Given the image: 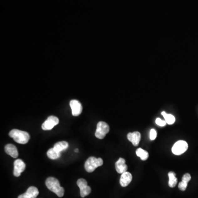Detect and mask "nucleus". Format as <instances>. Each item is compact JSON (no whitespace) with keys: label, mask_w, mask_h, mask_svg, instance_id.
Returning a JSON list of instances; mask_svg holds the SVG:
<instances>
[{"label":"nucleus","mask_w":198,"mask_h":198,"mask_svg":"<svg viewBox=\"0 0 198 198\" xmlns=\"http://www.w3.org/2000/svg\"><path fill=\"white\" fill-rule=\"evenodd\" d=\"M109 125L104 122H99L97 124L96 130L95 137L98 139H103L105 138L106 135L109 132Z\"/></svg>","instance_id":"obj_4"},{"label":"nucleus","mask_w":198,"mask_h":198,"mask_svg":"<svg viewBox=\"0 0 198 198\" xmlns=\"http://www.w3.org/2000/svg\"><path fill=\"white\" fill-rule=\"evenodd\" d=\"M127 139L133 144V145L137 146L140 141L141 135L139 132L129 133L127 135Z\"/></svg>","instance_id":"obj_11"},{"label":"nucleus","mask_w":198,"mask_h":198,"mask_svg":"<svg viewBox=\"0 0 198 198\" xmlns=\"http://www.w3.org/2000/svg\"><path fill=\"white\" fill-rule=\"evenodd\" d=\"M59 123V119L57 117L51 116L48 117L43 124H42L41 128L43 130H51L55 125H57Z\"/></svg>","instance_id":"obj_7"},{"label":"nucleus","mask_w":198,"mask_h":198,"mask_svg":"<svg viewBox=\"0 0 198 198\" xmlns=\"http://www.w3.org/2000/svg\"><path fill=\"white\" fill-rule=\"evenodd\" d=\"M77 184L80 188V193L82 198H84L91 193V188L88 185L86 180L83 178L79 179L77 182Z\"/></svg>","instance_id":"obj_6"},{"label":"nucleus","mask_w":198,"mask_h":198,"mask_svg":"<svg viewBox=\"0 0 198 198\" xmlns=\"http://www.w3.org/2000/svg\"><path fill=\"white\" fill-rule=\"evenodd\" d=\"M115 168L117 172L120 174L124 173L127 171V165L125 164V160L123 158H119L115 164Z\"/></svg>","instance_id":"obj_12"},{"label":"nucleus","mask_w":198,"mask_h":198,"mask_svg":"<svg viewBox=\"0 0 198 198\" xmlns=\"http://www.w3.org/2000/svg\"><path fill=\"white\" fill-rule=\"evenodd\" d=\"M25 164L21 159H17L14 162L13 175L16 177L20 176L21 173L25 170Z\"/></svg>","instance_id":"obj_8"},{"label":"nucleus","mask_w":198,"mask_h":198,"mask_svg":"<svg viewBox=\"0 0 198 198\" xmlns=\"http://www.w3.org/2000/svg\"><path fill=\"white\" fill-rule=\"evenodd\" d=\"M5 150L6 153L8 155H10L11 157L17 158L18 156V152L17 149L13 144H9L5 146Z\"/></svg>","instance_id":"obj_14"},{"label":"nucleus","mask_w":198,"mask_h":198,"mask_svg":"<svg viewBox=\"0 0 198 198\" xmlns=\"http://www.w3.org/2000/svg\"><path fill=\"white\" fill-rule=\"evenodd\" d=\"M9 135V137L14 139L16 143L21 144L27 143L30 139V135L28 132L16 129L10 131Z\"/></svg>","instance_id":"obj_2"},{"label":"nucleus","mask_w":198,"mask_h":198,"mask_svg":"<svg viewBox=\"0 0 198 198\" xmlns=\"http://www.w3.org/2000/svg\"><path fill=\"white\" fill-rule=\"evenodd\" d=\"M162 114L164 116V119L167 124H173V123L175 122V117L173 116L172 114H167L166 112L165 111L162 112Z\"/></svg>","instance_id":"obj_19"},{"label":"nucleus","mask_w":198,"mask_h":198,"mask_svg":"<svg viewBox=\"0 0 198 198\" xmlns=\"http://www.w3.org/2000/svg\"><path fill=\"white\" fill-rule=\"evenodd\" d=\"M104 164L103 159L101 158H96L91 156L87 159L85 163L84 167L85 170L89 173L95 171L98 167L101 166Z\"/></svg>","instance_id":"obj_3"},{"label":"nucleus","mask_w":198,"mask_h":198,"mask_svg":"<svg viewBox=\"0 0 198 198\" xmlns=\"http://www.w3.org/2000/svg\"><path fill=\"white\" fill-rule=\"evenodd\" d=\"M157 136V132L154 129H151L150 133V138L151 140H155Z\"/></svg>","instance_id":"obj_21"},{"label":"nucleus","mask_w":198,"mask_h":198,"mask_svg":"<svg viewBox=\"0 0 198 198\" xmlns=\"http://www.w3.org/2000/svg\"><path fill=\"white\" fill-rule=\"evenodd\" d=\"M69 143L66 141L57 142L53 146V149L58 153H61L62 151L65 150L69 148Z\"/></svg>","instance_id":"obj_15"},{"label":"nucleus","mask_w":198,"mask_h":198,"mask_svg":"<svg viewBox=\"0 0 198 198\" xmlns=\"http://www.w3.org/2000/svg\"><path fill=\"white\" fill-rule=\"evenodd\" d=\"M75 152H78V149H75Z\"/></svg>","instance_id":"obj_24"},{"label":"nucleus","mask_w":198,"mask_h":198,"mask_svg":"<svg viewBox=\"0 0 198 198\" xmlns=\"http://www.w3.org/2000/svg\"><path fill=\"white\" fill-rule=\"evenodd\" d=\"M156 124L159 125V126L164 127V126L167 123L166 121H163V120H162L161 119H160V118H157L156 119Z\"/></svg>","instance_id":"obj_23"},{"label":"nucleus","mask_w":198,"mask_h":198,"mask_svg":"<svg viewBox=\"0 0 198 198\" xmlns=\"http://www.w3.org/2000/svg\"><path fill=\"white\" fill-rule=\"evenodd\" d=\"M188 148V143L184 140L177 141L172 148V151L175 155H182L187 150Z\"/></svg>","instance_id":"obj_5"},{"label":"nucleus","mask_w":198,"mask_h":198,"mask_svg":"<svg viewBox=\"0 0 198 198\" xmlns=\"http://www.w3.org/2000/svg\"><path fill=\"white\" fill-rule=\"evenodd\" d=\"M132 180V175L131 173L128 172H125L124 173L121 174L120 178V185L123 187L128 186Z\"/></svg>","instance_id":"obj_13"},{"label":"nucleus","mask_w":198,"mask_h":198,"mask_svg":"<svg viewBox=\"0 0 198 198\" xmlns=\"http://www.w3.org/2000/svg\"><path fill=\"white\" fill-rule=\"evenodd\" d=\"M191 180V175L189 173H185V175L183 176L182 180L185 181V182L188 183Z\"/></svg>","instance_id":"obj_22"},{"label":"nucleus","mask_w":198,"mask_h":198,"mask_svg":"<svg viewBox=\"0 0 198 198\" xmlns=\"http://www.w3.org/2000/svg\"><path fill=\"white\" fill-rule=\"evenodd\" d=\"M48 157L51 160H56L58 159L61 156L60 153H58L53 148H51L47 152Z\"/></svg>","instance_id":"obj_17"},{"label":"nucleus","mask_w":198,"mask_h":198,"mask_svg":"<svg viewBox=\"0 0 198 198\" xmlns=\"http://www.w3.org/2000/svg\"><path fill=\"white\" fill-rule=\"evenodd\" d=\"M168 175L169 177V186L171 188L175 187L177 183V178L175 177V173L171 171L169 172Z\"/></svg>","instance_id":"obj_16"},{"label":"nucleus","mask_w":198,"mask_h":198,"mask_svg":"<svg viewBox=\"0 0 198 198\" xmlns=\"http://www.w3.org/2000/svg\"><path fill=\"white\" fill-rule=\"evenodd\" d=\"M46 185L50 190L56 194L58 197H62L64 193V189L61 187L59 181L54 177H48L46 180Z\"/></svg>","instance_id":"obj_1"},{"label":"nucleus","mask_w":198,"mask_h":198,"mask_svg":"<svg viewBox=\"0 0 198 198\" xmlns=\"http://www.w3.org/2000/svg\"><path fill=\"white\" fill-rule=\"evenodd\" d=\"M70 106L72 109V115L74 116H78L82 114V105L79 101L77 100H72L70 101Z\"/></svg>","instance_id":"obj_9"},{"label":"nucleus","mask_w":198,"mask_h":198,"mask_svg":"<svg viewBox=\"0 0 198 198\" xmlns=\"http://www.w3.org/2000/svg\"><path fill=\"white\" fill-rule=\"evenodd\" d=\"M136 154L138 157H140L141 160L145 161L149 157V153L141 148H138L136 150Z\"/></svg>","instance_id":"obj_18"},{"label":"nucleus","mask_w":198,"mask_h":198,"mask_svg":"<svg viewBox=\"0 0 198 198\" xmlns=\"http://www.w3.org/2000/svg\"><path fill=\"white\" fill-rule=\"evenodd\" d=\"M39 190L37 188L33 186L30 187L25 193L18 196V198H36L39 195Z\"/></svg>","instance_id":"obj_10"},{"label":"nucleus","mask_w":198,"mask_h":198,"mask_svg":"<svg viewBox=\"0 0 198 198\" xmlns=\"http://www.w3.org/2000/svg\"><path fill=\"white\" fill-rule=\"evenodd\" d=\"M187 185H188V183L185 182V181H181L179 183L178 185V188L179 189L182 190V191H185V189L187 188Z\"/></svg>","instance_id":"obj_20"}]
</instances>
